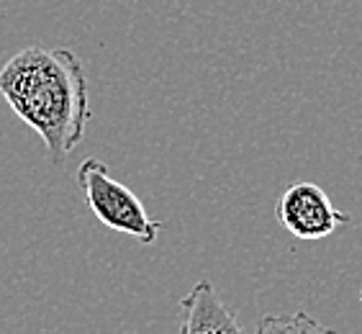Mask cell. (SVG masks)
<instances>
[{
  "label": "cell",
  "mask_w": 362,
  "mask_h": 334,
  "mask_svg": "<svg viewBox=\"0 0 362 334\" xmlns=\"http://www.w3.org/2000/svg\"><path fill=\"white\" fill-rule=\"evenodd\" d=\"M77 188L83 190L98 221H103L108 229L121 231L144 244L157 242L162 224L146 214L139 195L113 178L105 162L95 157L83 160V165L77 167Z\"/></svg>",
  "instance_id": "7a4b0ae2"
},
{
  "label": "cell",
  "mask_w": 362,
  "mask_h": 334,
  "mask_svg": "<svg viewBox=\"0 0 362 334\" xmlns=\"http://www.w3.org/2000/svg\"><path fill=\"white\" fill-rule=\"evenodd\" d=\"M180 334H244L237 316L209 280H198L180 301Z\"/></svg>",
  "instance_id": "277c9868"
},
{
  "label": "cell",
  "mask_w": 362,
  "mask_h": 334,
  "mask_svg": "<svg viewBox=\"0 0 362 334\" xmlns=\"http://www.w3.org/2000/svg\"><path fill=\"white\" fill-rule=\"evenodd\" d=\"M0 96L44 139L52 165L85 137L90 121L88 77L72 49L26 47L0 67Z\"/></svg>",
  "instance_id": "6da1fadb"
},
{
  "label": "cell",
  "mask_w": 362,
  "mask_h": 334,
  "mask_svg": "<svg viewBox=\"0 0 362 334\" xmlns=\"http://www.w3.org/2000/svg\"><path fill=\"white\" fill-rule=\"evenodd\" d=\"M255 334H339V332L327 327V324H321L314 316H308L306 311H296V313L265 316L257 324V332Z\"/></svg>",
  "instance_id": "5b68a950"
},
{
  "label": "cell",
  "mask_w": 362,
  "mask_h": 334,
  "mask_svg": "<svg viewBox=\"0 0 362 334\" xmlns=\"http://www.w3.org/2000/svg\"><path fill=\"white\" fill-rule=\"evenodd\" d=\"M360 301H362V296H360Z\"/></svg>",
  "instance_id": "8992f818"
},
{
  "label": "cell",
  "mask_w": 362,
  "mask_h": 334,
  "mask_svg": "<svg viewBox=\"0 0 362 334\" xmlns=\"http://www.w3.org/2000/svg\"><path fill=\"white\" fill-rule=\"evenodd\" d=\"M278 221L296 239L319 242L349 224V214L337 209L327 190L319 188L316 183L300 180L288 185L280 195Z\"/></svg>",
  "instance_id": "3957f363"
}]
</instances>
